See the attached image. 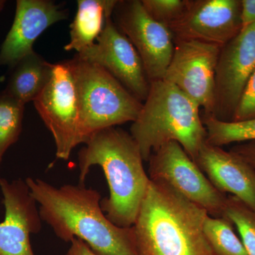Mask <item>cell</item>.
Returning a JSON list of instances; mask_svg holds the SVG:
<instances>
[{"instance_id":"obj_23","label":"cell","mask_w":255,"mask_h":255,"mask_svg":"<svg viewBox=\"0 0 255 255\" xmlns=\"http://www.w3.org/2000/svg\"><path fill=\"white\" fill-rule=\"evenodd\" d=\"M255 119V70L247 84L233 117V122Z\"/></svg>"},{"instance_id":"obj_26","label":"cell","mask_w":255,"mask_h":255,"mask_svg":"<svg viewBox=\"0 0 255 255\" xmlns=\"http://www.w3.org/2000/svg\"><path fill=\"white\" fill-rule=\"evenodd\" d=\"M65 255H98L92 251L85 242L74 238L70 242V246Z\"/></svg>"},{"instance_id":"obj_8","label":"cell","mask_w":255,"mask_h":255,"mask_svg":"<svg viewBox=\"0 0 255 255\" xmlns=\"http://www.w3.org/2000/svg\"><path fill=\"white\" fill-rule=\"evenodd\" d=\"M112 18L140 55L150 82L162 80L174 52L169 28L151 17L140 0L118 1Z\"/></svg>"},{"instance_id":"obj_25","label":"cell","mask_w":255,"mask_h":255,"mask_svg":"<svg viewBox=\"0 0 255 255\" xmlns=\"http://www.w3.org/2000/svg\"><path fill=\"white\" fill-rule=\"evenodd\" d=\"M241 21L243 28L255 23V0H241Z\"/></svg>"},{"instance_id":"obj_18","label":"cell","mask_w":255,"mask_h":255,"mask_svg":"<svg viewBox=\"0 0 255 255\" xmlns=\"http://www.w3.org/2000/svg\"><path fill=\"white\" fill-rule=\"evenodd\" d=\"M203 123L207 131L206 142L210 145H225L255 140V119L240 122H225L211 116H204Z\"/></svg>"},{"instance_id":"obj_15","label":"cell","mask_w":255,"mask_h":255,"mask_svg":"<svg viewBox=\"0 0 255 255\" xmlns=\"http://www.w3.org/2000/svg\"><path fill=\"white\" fill-rule=\"evenodd\" d=\"M194 162L218 190L236 196L255 211V169L244 159L206 141Z\"/></svg>"},{"instance_id":"obj_21","label":"cell","mask_w":255,"mask_h":255,"mask_svg":"<svg viewBox=\"0 0 255 255\" xmlns=\"http://www.w3.org/2000/svg\"><path fill=\"white\" fill-rule=\"evenodd\" d=\"M237 228L248 255H255V211L235 196H228L224 217Z\"/></svg>"},{"instance_id":"obj_12","label":"cell","mask_w":255,"mask_h":255,"mask_svg":"<svg viewBox=\"0 0 255 255\" xmlns=\"http://www.w3.org/2000/svg\"><path fill=\"white\" fill-rule=\"evenodd\" d=\"M75 55L100 65L135 98L142 103L145 102L150 82L143 63L128 38L114 22L112 16L106 18L105 26L95 43Z\"/></svg>"},{"instance_id":"obj_27","label":"cell","mask_w":255,"mask_h":255,"mask_svg":"<svg viewBox=\"0 0 255 255\" xmlns=\"http://www.w3.org/2000/svg\"><path fill=\"white\" fill-rule=\"evenodd\" d=\"M6 1L5 0H0V12L2 11V10L4 9L5 5H6Z\"/></svg>"},{"instance_id":"obj_10","label":"cell","mask_w":255,"mask_h":255,"mask_svg":"<svg viewBox=\"0 0 255 255\" xmlns=\"http://www.w3.org/2000/svg\"><path fill=\"white\" fill-rule=\"evenodd\" d=\"M174 41L204 42L222 48L242 29L241 0H187L168 26Z\"/></svg>"},{"instance_id":"obj_1","label":"cell","mask_w":255,"mask_h":255,"mask_svg":"<svg viewBox=\"0 0 255 255\" xmlns=\"http://www.w3.org/2000/svg\"><path fill=\"white\" fill-rule=\"evenodd\" d=\"M25 182L41 221L62 241L82 240L98 255H137L132 228L118 227L107 219L96 189L82 184L55 187L29 177Z\"/></svg>"},{"instance_id":"obj_7","label":"cell","mask_w":255,"mask_h":255,"mask_svg":"<svg viewBox=\"0 0 255 255\" xmlns=\"http://www.w3.org/2000/svg\"><path fill=\"white\" fill-rule=\"evenodd\" d=\"M54 139L56 157L68 160L79 145V105L75 81L66 61L53 64L49 83L33 101Z\"/></svg>"},{"instance_id":"obj_20","label":"cell","mask_w":255,"mask_h":255,"mask_svg":"<svg viewBox=\"0 0 255 255\" xmlns=\"http://www.w3.org/2000/svg\"><path fill=\"white\" fill-rule=\"evenodd\" d=\"M233 225L226 218H214L209 215L206 218L204 233L216 255H248Z\"/></svg>"},{"instance_id":"obj_11","label":"cell","mask_w":255,"mask_h":255,"mask_svg":"<svg viewBox=\"0 0 255 255\" xmlns=\"http://www.w3.org/2000/svg\"><path fill=\"white\" fill-rule=\"evenodd\" d=\"M221 47L196 41H174L173 55L163 80L189 96L211 116L215 73Z\"/></svg>"},{"instance_id":"obj_5","label":"cell","mask_w":255,"mask_h":255,"mask_svg":"<svg viewBox=\"0 0 255 255\" xmlns=\"http://www.w3.org/2000/svg\"><path fill=\"white\" fill-rule=\"evenodd\" d=\"M65 61L78 95L79 145L85 143L97 131L127 122L132 123L137 119L142 102L105 68L77 55Z\"/></svg>"},{"instance_id":"obj_16","label":"cell","mask_w":255,"mask_h":255,"mask_svg":"<svg viewBox=\"0 0 255 255\" xmlns=\"http://www.w3.org/2000/svg\"><path fill=\"white\" fill-rule=\"evenodd\" d=\"M118 0H78L70 24V42L64 49L77 53L92 46L102 33L106 18L112 16Z\"/></svg>"},{"instance_id":"obj_6","label":"cell","mask_w":255,"mask_h":255,"mask_svg":"<svg viewBox=\"0 0 255 255\" xmlns=\"http://www.w3.org/2000/svg\"><path fill=\"white\" fill-rule=\"evenodd\" d=\"M149 178L168 183L211 217H224L228 196L210 182L182 146L170 141L155 151L148 160Z\"/></svg>"},{"instance_id":"obj_13","label":"cell","mask_w":255,"mask_h":255,"mask_svg":"<svg viewBox=\"0 0 255 255\" xmlns=\"http://www.w3.org/2000/svg\"><path fill=\"white\" fill-rule=\"evenodd\" d=\"M0 188L5 208L0 223V255H35L30 235L40 232L42 221L27 184L0 178Z\"/></svg>"},{"instance_id":"obj_3","label":"cell","mask_w":255,"mask_h":255,"mask_svg":"<svg viewBox=\"0 0 255 255\" xmlns=\"http://www.w3.org/2000/svg\"><path fill=\"white\" fill-rule=\"evenodd\" d=\"M85 144L78 153L80 184L92 167L100 166L110 188V196L101 201L102 211L118 227L131 228L150 182L138 145L116 127L95 132Z\"/></svg>"},{"instance_id":"obj_4","label":"cell","mask_w":255,"mask_h":255,"mask_svg":"<svg viewBox=\"0 0 255 255\" xmlns=\"http://www.w3.org/2000/svg\"><path fill=\"white\" fill-rule=\"evenodd\" d=\"M200 108L170 82L163 79L150 82L148 95L130 132L143 160L148 161L161 146L174 141L194 162L207 137Z\"/></svg>"},{"instance_id":"obj_19","label":"cell","mask_w":255,"mask_h":255,"mask_svg":"<svg viewBox=\"0 0 255 255\" xmlns=\"http://www.w3.org/2000/svg\"><path fill=\"white\" fill-rule=\"evenodd\" d=\"M24 107L4 91L0 92V164L6 150L18 140Z\"/></svg>"},{"instance_id":"obj_14","label":"cell","mask_w":255,"mask_h":255,"mask_svg":"<svg viewBox=\"0 0 255 255\" xmlns=\"http://www.w3.org/2000/svg\"><path fill=\"white\" fill-rule=\"evenodd\" d=\"M68 17V10L51 0H17L14 21L0 46V66L14 68L34 52L35 41L47 28Z\"/></svg>"},{"instance_id":"obj_24","label":"cell","mask_w":255,"mask_h":255,"mask_svg":"<svg viewBox=\"0 0 255 255\" xmlns=\"http://www.w3.org/2000/svg\"><path fill=\"white\" fill-rule=\"evenodd\" d=\"M230 151L244 159L255 169V140L238 143L231 147Z\"/></svg>"},{"instance_id":"obj_2","label":"cell","mask_w":255,"mask_h":255,"mask_svg":"<svg viewBox=\"0 0 255 255\" xmlns=\"http://www.w3.org/2000/svg\"><path fill=\"white\" fill-rule=\"evenodd\" d=\"M208 216L168 183L150 179L132 226L137 255H216L204 233Z\"/></svg>"},{"instance_id":"obj_22","label":"cell","mask_w":255,"mask_h":255,"mask_svg":"<svg viewBox=\"0 0 255 255\" xmlns=\"http://www.w3.org/2000/svg\"><path fill=\"white\" fill-rule=\"evenodd\" d=\"M141 2L151 17L168 27L182 14L187 0H141Z\"/></svg>"},{"instance_id":"obj_17","label":"cell","mask_w":255,"mask_h":255,"mask_svg":"<svg viewBox=\"0 0 255 255\" xmlns=\"http://www.w3.org/2000/svg\"><path fill=\"white\" fill-rule=\"evenodd\" d=\"M53 69V64L34 51L15 65L3 91L23 105L33 102L49 83Z\"/></svg>"},{"instance_id":"obj_9","label":"cell","mask_w":255,"mask_h":255,"mask_svg":"<svg viewBox=\"0 0 255 255\" xmlns=\"http://www.w3.org/2000/svg\"><path fill=\"white\" fill-rule=\"evenodd\" d=\"M255 70V23L243 28L220 50L215 73L211 117L231 122L247 84Z\"/></svg>"}]
</instances>
